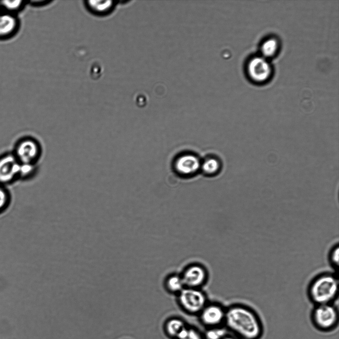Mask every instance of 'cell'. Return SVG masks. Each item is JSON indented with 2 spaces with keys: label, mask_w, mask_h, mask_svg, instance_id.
<instances>
[{
  "label": "cell",
  "mask_w": 339,
  "mask_h": 339,
  "mask_svg": "<svg viewBox=\"0 0 339 339\" xmlns=\"http://www.w3.org/2000/svg\"><path fill=\"white\" fill-rule=\"evenodd\" d=\"M225 311L217 304L205 305L200 312L201 321L210 327L218 326L221 323L224 322Z\"/></svg>",
  "instance_id": "obj_8"
},
{
  "label": "cell",
  "mask_w": 339,
  "mask_h": 339,
  "mask_svg": "<svg viewBox=\"0 0 339 339\" xmlns=\"http://www.w3.org/2000/svg\"><path fill=\"white\" fill-rule=\"evenodd\" d=\"M186 327L185 323L179 318L169 320L165 325V330L171 337L176 339L179 333Z\"/></svg>",
  "instance_id": "obj_14"
},
{
  "label": "cell",
  "mask_w": 339,
  "mask_h": 339,
  "mask_svg": "<svg viewBox=\"0 0 339 339\" xmlns=\"http://www.w3.org/2000/svg\"><path fill=\"white\" fill-rule=\"evenodd\" d=\"M180 306L187 312L200 313L206 305V296L199 288L185 287L178 293Z\"/></svg>",
  "instance_id": "obj_4"
},
{
  "label": "cell",
  "mask_w": 339,
  "mask_h": 339,
  "mask_svg": "<svg viewBox=\"0 0 339 339\" xmlns=\"http://www.w3.org/2000/svg\"><path fill=\"white\" fill-rule=\"evenodd\" d=\"M165 285L169 292L178 294L185 287L181 275L177 274L169 275L165 280Z\"/></svg>",
  "instance_id": "obj_13"
},
{
  "label": "cell",
  "mask_w": 339,
  "mask_h": 339,
  "mask_svg": "<svg viewBox=\"0 0 339 339\" xmlns=\"http://www.w3.org/2000/svg\"><path fill=\"white\" fill-rule=\"evenodd\" d=\"M227 328L240 339H259L263 326L258 315L250 307L236 304L225 311L224 319Z\"/></svg>",
  "instance_id": "obj_1"
},
{
  "label": "cell",
  "mask_w": 339,
  "mask_h": 339,
  "mask_svg": "<svg viewBox=\"0 0 339 339\" xmlns=\"http://www.w3.org/2000/svg\"><path fill=\"white\" fill-rule=\"evenodd\" d=\"M227 335L226 329L216 326L208 329L205 333L204 337L206 339H223Z\"/></svg>",
  "instance_id": "obj_17"
},
{
  "label": "cell",
  "mask_w": 339,
  "mask_h": 339,
  "mask_svg": "<svg viewBox=\"0 0 339 339\" xmlns=\"http://www.w3.org/2000/svg\"><path fill=\"white\" fill-rule=\"evenodd\" d=\"M181 275L185 287L199 288L205 282L207 273L203 266L194 264L188 266Z\"/></svg>",
  "instance_id": "obj_6"
},
{
  "label": "cell",
  "mask_w": 339,
  "mask_h": 339,
  "mask_svg": "<svg viewBox=\"0 0 339 339\" xmlns=\"http://www.w3.org/2000/svg\"><path fill=\"white\" fill-rule=\"evenodd\" d=\"M20 162L14 155L8 154L0 158V183H7L19 174Z\"/></svg>",
  "instance_id": "obj_7"
},
{
  "label": "cell",
  "mask_w": 339,
  "mask_h": 339,
  "mask_svg": "<svg viewBox=\"0 0 339 339\" xmlns=\"http://www.w3.org/2000/svg\"><path fill=\"white\" fill-rule=\"evenodd\" d=\"M1 5H0V12H1Z\"/></svg>",
  "instance_id": "obj_24"
},
{
  "label": "cell",
  "mask_w": 339,
  "mask_h": 339,
  "mask_svg": "<svg viewBox=\"0 0 339 339\" xmlns=\"http://www.w3.org/2000/svg\"><path fill=\"white\" fill-rule=\"evenodd\" d=\"M201 166L198 157L192 154H184L179 156L176 160L175 167L180 174L191 175L194 174Z\"/></svg>",
  "instance_id": "obj_10"
},
{
  "label": "cell",
  "mask_w": 339,
  "mask_h": 339,
  "mask_svg": "<svg viewBox=\"0 0 339 339\" xmlns=\"http://www.w3.org/2000/svg\"><path fill=\"white\" fill-rule=\"evenodd\" d=\"M8 200V196L6 191L0 187V211L6 206Z\"/></svg>",
  "instance_id": "obj_21"
},
{
  "label": "cell",
  "mask_w": 339,
  "mask_h": 339,
  "mask_svg": "<svg viewBox=\"0 0 339 339\" xmlns=\"http://www.w3.org/2000/svg\"><path fill=\"white\" fill-rule=\"evenodd\" d=\"M328 259L331 267L335 271L337 270L339 262V247L338 244L331 248L329 253Z\"/></svg>",
  "instance_id": "obj_20"
},
{
  "label": "cell",
  "mask_w": 339,
  "mask_h": 339,
  "mask_svg": "<svg viewBox=\"0 0 339 339\" xmlns=\"http://www.w3.org/2000/svg\"><path fill=\"white\" fill-rule=\"evenodd\" d=\"M339 294V278L335 272L316 275L309 284L307 294L315 305L334 303Z\"/></svg>",
  "instance_id": "obj_2"
},
{
  "label": "cell",
  "mask_w": 339,
  "mask_h": 339,
  "mask_svg": "<svg viewBox=\"0 0 339 339\" xmlns=\"http://www.w3.org/2000/svg\"><path fill=\"white\" fill-rule=\"evenodd\" d=\"M84 5L92 14L97 16H106L114 10L116 2L115 0H90L84 1Z\"/></svg>",
  "instance_id": "obj_11"
},
{
  "label": "cell",
  "mask_w": 339,
  "mask_h": 339,
  "mask_svg": "<svg viewBox=\"0 0 339 339\" xmlns=\"http://www.w3.org/2000/svg\"><path fill=\"white\" fill-rule=\"evenodd\" d=\"M218 161L213 158L207 159L202 165V169L204 173L212 175L216 173L219 169Z\"/></svg>",
  "instance_id": "obj_18"
},
{
  "label": "cell",
  "mask_w": 339,
  "mask_h": 339,
  "mask_svg": "<svg viewBox=\"0 0 339 339\" xmlns=\"http://www.w3.org/2000/svg\"><path fill=\"white\" fill-rule=\"evenodd\" d=\"M223 339H239V338L235 336H231L227 335Z\"/></svg>",
  "instance_id": "obj_23"
},
{
  "label": "cell",
  "mask_w": 339,
  "mask_h": 339,
  "mask_svg": "<svg viewBox=\"0 0 339 339\" xmlns=\"http://www.w3.org/2000/svg\"><path fill=\"white\" fill-rule=\"evenodd\" d=\"M278 49V43L274 38H270L266 40L261 46L263 57L269 58L275 55Z\"/></svg>",
  "instance_id": "obj_16"
},
{
  "label": "cell",
  "mask_w": 339,
  "mask_h": 339,
  "mask_svg": "<svg viewBox=\"0 0 339 339\" xmlns=\"http://www.w3.org/2000/svg\"><path fill=\"white\" fill-rule=\"evenodd\" d=\"M19 22L15 14L1 11L0 12V39H7L17 31Z\"/></svg>",
  "instance_id": "obj_9"
},
{
  "label": "cell",
  "mask_w": 339,
  "mask_h": 339,
  "mask_svg": "<svg viewBox=\"0 0 339 339\" xmlns=\"http://www.w3.org/2000/svg\"><path fill=\"white\" fill-rule=\"evenodd\" d=\"M175 339H203V338L198 330L186 326Z\"/></svg>",
  "instance_id": "obj_19"
},
{
  "label": "cell",
  "mask_w": 339,
  "mask_h": 339,
  "mask_svg": "<svg viewBox=\"0 0 339 339\" xmlns=\"http://www.w3.org/2000/svg\"><path fill=\"white\" fill-rule=\"evenodd\" d=\"M35 153V144L31 140H24L17 145L14 156L20 163L30 164Z\"/></svg>",
  "instance_id": "obj_12"
},
{
  "label": "cell",
  "mask_w": 339,
  "mask_h": 339,
  "mask_svg": "<svg viewBox=\"0 0 339 339\" xmlns=\"http://www.w3.org/2000/svg\"><path fill=\"white\" fill-rule=\"evenodd\" d=\"M49 2L48 0H31L30 1V3L32 5L35 6H42L44 5Z\"/></svg>",
  "instance_id": "obj_22"
},
{
  "label": "cell",
  "mask_w": 339,
  "mask_h": 339,
  "mask_svg": "<svg viewBox=\"0 0 339 339\" xmlns=\"http://www.w3.org/2000/svg\"><path fill=\"white\" fill-rule=\"evenodd\" d=\"M312 319L315 326L320 330H331L338 322V311L334 303L315 305Z\"/></svg>",
  "instance_id": "obj_3"
},
{
  "label": "cell",
  "mask_w": 339,
  "mask_h": 339,
  "mask_svg": "<svg viewBox=\"0 0 339 339\" xmlns=\"http://www.w3.org/2000/svg\"><path fill=\"white\" fill-rule=\"evenodd\" d=\"M249 77L254 81L263 82L270 77L271 68L268 60L263 57L252 58L247 66Z\"/></svg>",
  "instance_id": "obj_5"
},
{
  "label": "cell",
  "mask_w": 339,
  "mask_h": 339,
  "mask_svg": "<svg viewBox=\"0 0 339 339\" xmlns=\"http://www.w3.org/2000/svg\"><path fill=\"white\" fill-rule=\"evenodd\" d=\"M26 1L21 0H0L1 9L3 11L15 14L24 6Z\"/></svg>",
  "instance_id": "obj_15"
}]
</instances>
